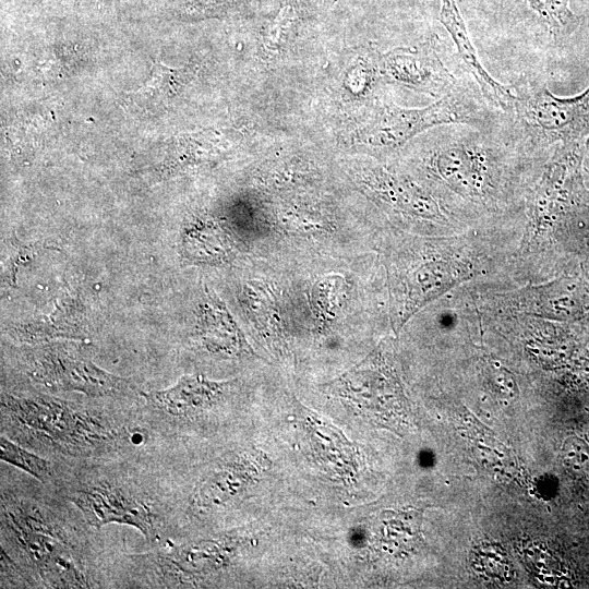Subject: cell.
<instances>
[{
    "instance_id": "cell-8",
    "label": "cell",
    "mask_w": 589,
    "mask_h": 589,
    "mask_svg": "<svg viewBox=\"0 0 589 589\" xmlns=\"http://www.w3.org/2000/svg\"><path fill=\"white\" fill-rule=\"evenodd\" d=\"M440 21L453 39L459 58L478 84L488 106L507 116L515 99L513 88L496 81L483 67L455 0H441Z\"/></svg>"
},
{
    "instance_id": "cell-1",
    "label": "cell",
    "mask_w": 589,
    "mask_h": 589,
    "mask_svg": "<svg viewBox=\"0 0 589 589\" xmlns=\"http://www.w3.org/2000/svg\"><path fill=\"white\" fill-rule=\"evenodd\" d=\"M510 86L515 99L505 130L517 149L552 152L589 139V87L560 97L537 79L524 76Z\"/></svg>"
},
{
    "instance_id": "cell-3",
    "label": "cell",
    "mask_w": 589,
    "mask_h": 589,
    "mask_svg": "<svg viewBox=\"0 0 589 589\" xmlns=\"http://www.w3.org/2000/svg\"><path fill=\"white\" fill-rule=\"evenodd\" d=\"M484 103L459 83L435 103L418 109L389 106L368 133V141L380 147H398L414 135L440 125L465 124L477 129L497 127Z\"/></svg>"
},
{
    "instance_id": "cell-12",
    "label": "cell",
    "mask_w": 589,
    "mask_h": 589,
    "mask_svg": "<svg viewBox=\"0 0 589 589\" xmlns=\"http://www.w3.org/2000/svg\"><path fill=\"white\" fill-rule=\"evenodd\" d=\"M226 561L227 550L212 541L180 545L164 556V563L169 570L184 575L216 569L225 565Z\"/></svg>"
},
{
    "instance_id": "cell-6",
    "label": "cell",
    "mask_w": 589,
    "mask_h": 589,
    "mask_svg": "<svg viewBox=\"0 0 589 589\" xmlns=\"http://www.w3.org/2000/svg\"><path fill=\"white\" fill-rule=\"evenodd\" d=\"M71 501L92 527L97 529L116 522L140 530L146 538L154 533L153 514L148 506L123 489L99 483L75 492Z\"/></svg>"
},
{
    "instance_id": "cell-13",
    "label": "cell",
    "mask_w": 589,
    "mask_h": 589,
    "mask_svg": "<svg viewBox=\"0 0 589 589\" xmlns=\"http://www.w3.org/2000/svg\"><path fill=\"white\" fill-rule=\"evenodd\" d=\"M540 294L533 306L548 317L576 320L585 315L586 304L578 286L573 281H557L542 288Z\"/></svg>"
},
{
    "instance_id": "cell-5",
    "label": "cell",
    "mask_w": 589,
    "mask_h": 589,
    "mask_svg": "<svg viewBox=\"0 0 589 589\" xmlns=\"http://www.w3.org/2000/svg\"><path fill=\"white\" fill-rule=\"evenodd\" d=\"M20 546L37 567L41 578L58 588L86 587L83 573L64 545V536L52 525L32 528L12 524Z\"/></svg>"
},
{
    "instance_id": "cell-16",
    "label": "cell",
    "mask_w": 589,
    "mask_h": 589,
    "mask_svg": "<svg viewBox=\"0 0 589 589\" xmlns=\"http://www.w3.org/2000/svg\"><path fill=\"white\" fill-rule=\"evenodd\" d=\"M177 71L164 64H156L152 71L151 79L146 82L145 86L136 92V96L141 99H161L164 97H170L175 92L177 81Z\"/></svg>"
},
{
    "instance_id": "cell-10",
    "label": "cell",
    "mask_w": 589,
    "mask_h": 589,
    "mask_svg": "<svg viewBox=\"0 0 589 589\" xmlns=\"http://www.w3.org/2000/svg\"><path fill=\"white\" fill-rule=\"evenodd\" d=\"M227 383L214 382L202 375L182 376L175 385L145 395L146 399L159 410L183 416L207 408L225 393Z\"/></svg>"
},
{
    "instance_id": "cell-7",
    "label": "cell",
    "mask_w": 589,
    "mask_h": 589,
    "mask_svg": "<svg viewBox=\"0 0 589 589\" xmlns=\"http://www.w3.org/2000/svg\"><path fill=\"white\" fill-rule=\"evenodd\" d=\"M35 376L51 389L81 392L93 397L110 395L128 387L125 380L93 362L62 354L41 359L35 369Z\"/></svg>"
},
{
    "instance_id": "cell-4",
    "label": "cell",
    "mask_w": 589,
    "mask_h": 589,
    "mask_svg": "<svg viewBox=\"0 0 589 589\" xmlns=\"http://www.w3.org/2000/svg\"><path fill=\"white\" fill-rule=\"evenodd\" d=\"M1 406L3 412L16 423L58 444L88 445L110 436V431L96 418L56 398L3 394Z\"/></svg>"
},
{
    "instance_id": "cell-11",
    "label": "cell",
    "mask_w": 589,
    "mask_h": 589,
    "mask_svg": "<svg viewBox=\"0 0 589 589\" xmlns=\"http://www.w3.org/2000/svg\"><path fill=\"white\" fill-rule=\"evenodd\" d=\"M468 269L453 262L436 261L421 265L408 281L407 298L399 321L401 325L423 305L467 278Z\"/></svg>"
},
{
    "instance_id": "cell-15",
    "label": "cell",
    "mask_w": 589,
    "mask_h": 589,
    "mask_svg": "<svg viewBox=\"0 0 589 589\" xmlns=\"http://www.w3.org/2000/svg\"><path fill=\"white\" fill-rule=\"evenodd\" d=\"M0 458L2 461L27 472L43 483L49 481L52 476V468L49 461L26 450L4 436L0 437Z\"/></svg>"
},
{
    "instance_id": "cell-9",
    "label": "cell",
    "mask_w": 589,
    "mask_h": 589,
    "mask_svg": "<svg viewBox=\"0 0 589 589\" xmlns=\"http://www.w3.org/2000/svg\"><path fill=\"white\" fill-rule=\"evenodd\" d=\"M385 64L397 81L438 98L459 85L431 44L416 50H395L386 57Z\"/></svg>"
},
{
    "instance_id": "cell-14",
    "label": "cell",
    "mask_w": 589,
    "mask_h": 589,
    "mask_svg": "<svg viewBox=\"0 0 589 589\" xmlns=\"http://www.w3.org/2000/svg\"><path fill=\"white\" fill-rule=\"evenodd\" d=\"M541 15L556 39L568 37L578 26V19L569 9V0H528Z\"/></svg>"
},
{
    "instance_id": "cell-2",
    "label": "cell",
    "mask_w": 589,
    "mask_h": 589,
    "mask_svg": "<svg viewBox=\"0 0 589 589\" xmlns=\"http://www.w3.org/2000/svg\"><path fill=\"white\" fill-rule=\"evenodd\" d=\"M450 125L430 158L434 175L454 193L472 201H483L495 188L494 173L506 137L496 141L497 128L477 129Z\"/></svg>"
}]
</instances>
